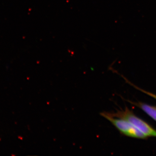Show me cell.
<instances>
[{
    "label": "cell",
    "instance_id": "obj_4",
    "mask_svg": "<svg viewBox=\"0 0 156 156\" xmlns=\"http://www.w3.org/2000/svg\"><path fill=\"white\" fill-rule=\"evenodd\" d=\"M128 83L131 84L132 86H133V87L136 88V89H138V90H139L140 91H141V92H144V93H146V94L149 95V96H151V97L153 98H154V99H155L156 100V95H155V94H153V93H151V92H148L147 91H145V90H143V89H140V88L136 87V86H134L133 84H131V83H130V82H128Z\"/></svg>",
    "mask_w": 156,
    "mask_h": 156
},
{
    "label": "cell",
    "instance_id": "obj_1",
    "mask_svg": "<svg viewBox=\"0 0 156 156\" xmlns=\"http://www.w3.org/2000/svg\"><path fill=\"white\" fill-rule=\"evenodd\" d=\"M110 114L112 116L123 119L129 122L141 131L147 137H156V130L143 120L136 117L127 108L125 110L119 111L115 114Z\"/></svg>",
    "mask_w": 156,
    "mask_h": 156
},
{
    "label": "cell",
    "instance_id": "obj_2",
    "mask_svg": "<svg viewBox=\"0 0 156 156\" xmlns=\"http://www.w3.org/2000/svg\"><path fill=\"white\" fill-rule=\"evenodd\" d=\"M101 115L111 122L122 134L126 136L143 139L147 137L139 129L123 119L112 116L109 113H101Z\"/></svg>",
    "mask_w": 156,
    "mask_h": 156
},
{
    "label": "cell",
    "instance_id": "obj_3",
    "mask_svg": "<svg viewBox=\"0 0 156 156\" xmlns=\"http://www.w3.org/2000/svg\"><path fill=\"white\" fill-rule=\"evenodd\" d=\"M131 103L135 105L136 106L138 107L144 111L151 118L156 121V107L151 106L148 105L146 104L138 102V103H134L131 102Z\"/></svg>",
    "mask_w": 156,
    "mask_h": 156
}]
</instances>
